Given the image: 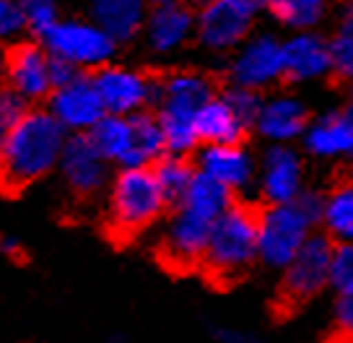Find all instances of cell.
<instances>
[{
	"label": "cell",
	"mask_w": 353,
	"mask_h": 343,
	"mask_svg": "<svg viewBox=\"0 0 353 343\" xmlns=\"http://www.w3.org/2000/svg\"><path fill=\"white\" fill-rule=\"evenodd\" d=\"M65 128L42 107H29L0 144V188L8 193L37 185L57 169Z\"/></svg>",
	"instance_id": "obj_1"
},
{
	"label": "cell",
	"mask_w": 353,
	"mask_h": 343,
	"mask_svg": "<svg viewBox=\"0 0 353 343\" xmlns=\"http://www.w3.org/2000/svg\"><path fill=\"white\" fill-rule=\"evenodd\" d=\"M216 94V84L198 70H176L159 81L156 120L164 135L166 154L190 156L200 146L195 115Z\"/></svg>",
	"instance_id": "obj_2"
},
{
	"label": "cell",
	"mask_w": 353,
	"mask_h": 343,
	"mask_svg": "<svg viewBox=\"0 0 353 343\" xmlns=\"http://www.w3.org/2000/svg\"><path fill=\"white\" fill-rule=\"evenodd\" d=\"M169 206L151 166L117 169L107 188V229L117 239H132L161 222Z\"/></svg>",
	"instance_id": "obj_3"
},
{
	"label": "cell",
	"mask_w": 353,
	"mask_h": 343,
	"mask_svg": "<svg viewBox=\"0 0 353 343\" xmlns=\"http://www.w3.org/2000/svg\"><path fill=\"white\" fill-rule=\"evenodd\" d=\"M322 195L304 190L296 200L270 203L257 213V260L268 268H286L320 226Z\"/></svg>",
	"instance_id": "obj_4"
},
{
	"label": "cell",
	"mask_w": 353,
	"mask_h": 343,
	"mask_svg": "<svg viewBox=\"0 0 353 343\" xmlns=\"http://www.w3.org/2000/svg\"><path fill=\"white\" fill-rule=\"evenodd\" d=\"M88 135L101 156L117 169L151 166L159 156L166 154L164 135L151 110L135 115H104Z\"/></svg>",
	"instance_id": "obj_5"
},
{
	"label": "cell",
	"mask_w": 353,
	"mask_h": 343,
	"mask_svg": "<svg viewBox=\"0 0 353 343\" xmlns=\"http://www.w3.org/2000/svg\"><path fill=\"white\" fill-rule=\"evenodd\" d=\"M257 263V213L232 203L213 222L200 266L219 281H234Z\"/></svg>",
	"instance_id": "obj_6"
},
{
	"label": "cell",
	"mask_w": 353,
	"mask_h": 343,
	"mask_svg": "<svg viewBox=\"0 0 353 343\" xmlns=\"http://www.w3.org/2000/svg\"><path fill=\"white\" fill-rule=\"evenodd\" d=\"M39 45L50 52V57L63 60L83 73H94L97 68L112 63L117 52V42L107 32H101L88 16H60L50 29L39 34Z\"/></svg>",
	"instance_id": "obj_7"
},
{
	"label": "cell",
	"mask_w": 353,
	"mask_h": 343,
	"mask_svg": "<svg viewBox=\"0 0 353 343\" xmlns=\"http://www.w3.org/2000/svg\"><path fill=\"white\" fill-rule=\"evenodd\" d=\"M265 11L268 0H208L195 11V39L210 52H234Z\"/></svg>",
	"instance_id": "obj_8"
},
{
	"label": "cell",
	"mask_w": 353,
	"mask_h": 343,
	"mask_svg": "<svg viewBox=\"0 0 353 343\" xmlns=\"http://www.w3.org/2000/svg\"><path fill=\"white\" fill-rule=\"evenodd\" d=\"M57 175L68 195L78 203L101 198L112 182V164L101 156L88 133H70L57 161Z\"/></svg>",
	"instance_id": "obj_9"
},
{
	"label": "cell",
	"mask_w": 353,
	"mask_h": 343,
	"mask_svg": "<svg viewBox=\"0 0 353 343\" xmlns=\"http://www.w3.org/2000/svg\"><path fill=\"white\" fill-rule=\"evenodd\" d=\"M335 242L325 234H312L286 268H281V302L288 307L304 304L330 286V263Z\"/></svg>",
	"instance_id": "obj_10"
},
{
	"label": "cell",
	"mask_w": 353,
	"mask_h": 343,
	"mask_svg": "<svg viewBox=\"0 0 353 343\" xmlns=\"http://www.w3.org/2000/svg\"><path fill=\"white\" fill-rule=\"evenodd\" d=\"M229 81L236 89L263 94L283 81V39L273 34H250L234 50L229 63Z\"/></svg>",
	"instance_id": "obj_11"
},
{
	"label": "cell",
	"mask_w": 353,
	"mask_h": 343,
	"mask_svg": "<svg viewBox=\"0 0 353 343\" xmlns=\"http://www.w3.org/2000/svg\"><path fill=\"white\" fill-rule=\"evenodd\" d=\"M91 81L99 91L107 115H135L156 104L159 81L138 68L107 63L91 73Z\"/></svg>",
	"instance_id": "obj_12"
},
{
	"label": "cell",
	"mask_w": 353,
	"mask_h": 343,
	"mask_svg": "<svg viewBox=\"0 0 353 343\" xmlns=\"http://www.w3.org/2000/svg\"><path fill=\"white\" fill-rule=\"evenodd\" d=\"M210 226H213V219L188 208V206L174 203V210H172L164 232H161V242H159L166 266L182 268V271L200 266L203 255H205V244H208Z\"/></svg>",
	"instance_id": "obj_13"
},
{
	"label": "cell",
	"mask_w": 353,
	"mask_h": 343,
	"mask_svg": "<svg viewBox=\"0 0 353 343\" xmlns=\"http://www.w3.org/2000/svg\"><path fill=\"white\" fill-rule=\"evenodd\" d=\"M6 89L26 107H37L52 94L50 52L39 42H16L6 55Z\"/></svg>",
	"instance_id": "obj_14"
},
{
	"label": "cell",
	"mask_w": 353,
	"mask_h": 343,
	"mask_svg": "<svg viewBox=\"0 0 353 343\" xmlns=\"http://www.w3.org/2000/svg\"><path fill=\"white\" fill-rule=\"evenodd\" d=\"M47 112L55 117L65 133H91L94 125L107 115L91 73H78L63 86H55L47 97Z\"/></svg>",
	"instance_id": "obj_15"
},
{
	"label": "cell",
	"mask_w": 353,
	"mask_h": 343,
	"mask_svg": "<svg viewBox=\"0 0 353 343\" xmlns=\"http://www.w3.org/2000/svg\"><path fill=\"white\" fill-rule=\"evenodd\" d=\"M254 185L268 206L296 200L304 193V161L296 148L291 144H270L257 164Z\"/></svg>",
	"instance_id": "obj_16"
},
{
	"label": "cell",
	"mask_w": 353,
	"mask_h": 343,
	"mask_svg": "<svg viewBox=\"0 0 353 343\" xmlns=\"http://www.w3.org/2000/svg\"><path fill=\"white\" fill-rule=\"evenodd\" d=\"M143 39L156 55H174L195 39V11L188 3L154 6L143 23Z\"/></svg>",
	"instance_id": "obj_17"
},
{
	"label": "cell",
	"mask_w": 353,
	"mask_h": 343,
	"mask_svg": "<svg viewBox=\"0 0 353 343\" xmlns=\"http://www.w3.org/2000/svg\"><path fill=\"white\" fill-rule=\"evenodd\" d=\"M307 104L294 94H273L260 99L252 128L270 144H294L309 125Z\"/></svg>",
	"instance_id": "obj_18"
},
{
	"label": "cell",
	"mask_w": 353,
	"mask_h": 343,
	"mask_svg": "<svg viewBox=\"0 0 353 343\" xmlns=\"http://www.w3.org/2000/svg\"><path fill=\"white\" fill-rule=\"evenodd\" d=\"M332 73L327 39L314 29L294 32L283 39V78L291 84H312Z\"/></svg>",
	"instance_id": "obj_19"
},
{
	"label": "cell",
	"mask_w": 353,
	"mask_h": 343,
	"mask_svg": "<svg viewBox=\"0 0 353 343\" xmlns=\"http://www.w3.org/2000/svg\"><path fill=\"white\" fill-rule=\"evenodd\" d=\"M198 172L208 175L210 179H216L219 185L229 190L232 195L247 190L254 185V164L252 154L242 148V144L232 146H203L198 154Z\"/></svg>",
	"instance_id": "obj_20"
},
{
	"label": "cell",
	"mask_w": 353,
	"mask_h": 343,
	"mask_svg": "<svg viewBox=\"0 0 353 343\" xmlns=\"http://www.w3.org/2000/svg\"><path fill=\"white\" fill-rule=\"evenodd\" d=\"M301 141L307 154L322 161L353 159V110H332L309 122Z\"/></svg>",
	"instance_id": "obj_21"
},
{
	"label": "cell",
	"mask_w": 353,
	"mask_h": 343,
	"mask_svg": "<svg viewBox=\"0 0 353 343\" xmlns=\"http://www.w3.org/2000/svg\"><path fill=\"white\" fill-rule=\"evenodd\" d=\"M252 125L236 112L223 91H216L195 115V133L200 146H232L242 144Z\"/></svg>",
	"instance_id": "obj_22"
},
{
	"label": "cell",
	"mask_w": 353,
	"mask_h": 343,
	"mask_svg": "<svg viewBox=\"0 0 353 343\" xmlns=\"http://www.w3.org/2000/svg\"><path fill=\"white\" fill-rule=\"evenodd\" d=\"M151 0H88V19L117 42H132L143 32Z\"/></svg>",
	"instance_id": "obj_23"
},
{
	"label": "cell",
	"mask_w": 353,
	"mask_h": 343,
	"mask_svg": "<svg viewBox=\"0 0 353 343\" xmlns=\"http://www.w3.org/2000/svg\"><path fill=\"white\" fill-rule=\"evenodd\" d=\"M320 224L335 244L353 242V179H343L322 195Z\"/></svg>",
	"instance_id": "obj_24"
},
{
	"label": "cell",
	"mask_w": 353,
	"mask_h": 343,
	"mask_svg": "<svg viewBox=\"0 0 353 343\" xmlns=\"http://www.w3.org/2000/svg\"><path fill=\"white\" fill-rule=\"evenodd\" d=\"M176 203L198 210V213H203V216H208V219L216 222L221 213L234 203V195L223 188V185H219L216 179H210L208 175L195 172V177L190 182L188 193L176 200Z\"/></svg>",
	"instance_id": "obj_25"
},
{
	"label": "cell",
	"mask_w": 353,
	"mask_h": 343,
	"mask_svg": "<svg viewBox=\"0 0 353 343\" xmlns=\"http://www.w3.org/2000/svg\"><path fill=\"white\" fill-rule=\"evenodd\" d=\"M330 0H268V13L291 32L314 29L325 19Z\"/></svg>",
	"instance_id": "obj_26"
},
{
	"label": "cell",
	"mask_w": 353,
	"mask_h": 343,
	"mask_svg": "<svg viewBox=\"0 0 353 343\" xmlns=\"http://www.w3.org/2000/svg\"><path fill=\"white\" fill-rule=\"evenodd\" d=\"M151 172H154L156 182H159L161 193L166 195V200L174 206L176 200L188 193L190 182H192L198 169L192 166V161H190L188 156L161 154L154 164H151Z\"/></svg>",
	"instance_id": "obj_27"
},
{
	"label": "cell",
	"mask_w": 353,
	"mask_h": 343,
	"mask_svg": "<svg viewBox=\"0 0 353 343\" xmlns=\"http://www.w3.org/2000/svg\"><path fill=\"white\" fill-rule=\"evenodd\" d=\"M332 57V73L343 78L353 76V3L341 13L335 23V32L327 39Z\"/></svg>",
	"instance_id": "obj_28"
},
{
	"label": "cell",
	"mask_w": 353,
	"mask_h": 343,
	"mask_svg": "<svg viewBox=\"0 0 353 343\" xmlns=\"http://www.w3.org/2000/svg\"><path fill=\"white\" fill-rule=\"evenodd\" d=\"M19 11L23 13V21H26V32L39 34L44 29H50L52 23L63 16L60 13V0H16Z\"/></svg>",
	"instance_id": "obj_29"
},
{
	"label": "cell",
	"mask_w": 353,
	"mask_h": 343,
	"mask_svg": "<svg viewBox=\"0 0 353 343\" xmlns=\"http://www.w3.org/2000/svg\"><path fill=\"white\" fill-rule=\"evenodd\" d=\"M330 286L338 294L353 291V242H341L332 250Z\"/></svg>",
	"instance_id": "obj_30"
},
{
	"label": "cell",
	"mask_w": 353,
	"mask_h": 343,
	"mask_svg": "<svg viewBox=\"0 0 353 343\" xmlns=\"http://www.w3.org/2000/svg\"><path fill=\"white\" fill-rule=\"evenodd\" d=\"M26 32L23 13L19 11L16 0H3L0 3V45L3 42H16Z\"/></svg>",
	"instance_id": "obj_31"
},
{
	"label": "cell",
	"mask_w": 353,
	"mask_h": 343,
	"mask_svg": "<svg viewBox=\"0 0 353 343\" xmlns=\"http://www.w3.org/2000/svg\"><path fill=\"white\" fill-rule=\"evenodd\" d=\"M26 110H29V107H26L13 91H8L6 86L0 89V144H3V138L8 133V128H11L13 122L19 120Z\"/></svg>",
	"instance_id": "obj_32"
},
{
	"label": "cell",
	"mask_w": 353,
	"mask_h": 343,
	"mask_svg": "<svg viewBox=\"0 0 353 343\" xmlns=\"http://www.w3.org/2000/svg\"><path fill=\"white\" fill-rule=\"evenodd\" d=\"M335 328L343 338L353 341V291L338 294L335 302Z\"/></svg>",
	"instance_id": "obj_33"
},
{
	"label": "cell",
	"mask_w": 353,
	"mask_h": 343,
	"mask_svg": "<svg viewBox=\"0 0 353 343\" xmlns=\"http://www.w3.org/2000/svg\"><path fill=\"white\" fill-rule=\"evenodd\" d=\"M213 335L219 343H260L254 333L234 328V325H219V328H213Z\"/></svg>",
	"instance_id": "obj_34"
},
{
	"label": "cell",
	"mask_w": 353,
	"mask_h": 343,
	"mask_svg": "<svg viewBox=\"0 0 353 343\" xmlns=\"http://www.w3.org/2000/svg\"><path fill=\"white\" fill-rule=\"evenodd\" d=\"M0 255H6V257H21L23 255V247L21 242L16 239V237H0Z\"/></svg>",
	"instance_id": "obj_35"
},
{
	"label": "cell",
	"mask_w": 353,
	"mask_h": 343,
	"mask_svg": "<svg viewBox=\"0 0 353 343\" xmlns=\"http://www.w3.org/2000/svg\"><path fill=\"white\" fill-rule=\"evenodd\" d=\"M6 55H8V52L0 47V89L6 86Z\"/></svg>",
	"instance_id": "obj_36"
},
{
	"label": "cell",
	"mask_w": 353,
	"mask_h": 343,
	"mask_svg": "<svg viewBox=\"0 0 353 343\" xmlns=\"http://www.w3.org/2000/svg\"><path fill=\"white\" fill-rule=\"evenodd\" d=\"M348 107L353 110V76L348 78Z\"/></svg>",
	"instance_id": "obj_37"
},
{
	"label": "cell",
	"mask_w": 353,
	"mask_h": 343,
	"mask_svg": "<svg viewBox=\"0 0 353 343\" xmlns=\"http://www.w3.org/2000/svg\"><path fill=\"white\" fill-rule=\"evenodd\" d=\"M185 3H188V6H205V3H208V0H185Z\"/></svg>",
	"instance_id": "obj_38"
},
{
	"label": "cell",
	"mask_w": 353,
	"mask_h": 343,
	"mask_svg": "<svg viewBox=\"0 0 353 343\" xmlns=\"http://www.w3.org/2000/svg\"><path fill=\"white\" fill-rule=\"evenodd\" d=\"M154 6H161V3H185V0H151Z\"/></svg>",
	"instance_id": "obj_39"
},
{
	"label": "cell",
	"mask_w": 353,
	"mask_h": 343,
	"mask_svg": "<svg viewBox=\"0 0 353 343\" xmlns=\"http://www.w3.org/2000/svg\"><path fill=\"white\" fill-rule=\"evenodd\" d=\"M0 3H3V0H0Z\"/></svg>",
	"instance_id": "obj_40"
}]
</instances>
